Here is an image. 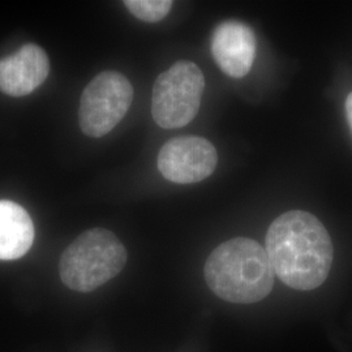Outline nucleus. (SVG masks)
<instances>
[{"instance_id": "1", "label": "nucleus", "mask_w": 352, "mask_h": 352, "mask_svg": "<svg viewBox=\"0 0 352 352\" xmlns=\"http://www.w3.org/2000/svg\"><path fill=\"white\" fill-rule=\"evenodd\" d=\"M274 274L291 289L320 287L333 264V244L325 226L314 214L291 210L279 215L265 240Z\"/></svg>"}, {"instance_id": "2", "label": "nucleus", "mask_w": 352, "mask_h": 352, "mask_svg": "<svg viewBox=\"0 0 352 352\" xmlns=\"http://www.w3.org/2000/svg\"><path fill=\"white\" fill-rule=\"evenodd\" d=\"M205 280L214 294L235 304L261 302L274 286V270L264 247L248 238L227 240L205 263Z\"/></svg>"}, {"instance_id": "3", "label": "nucleus", "mask_w": 352, "mask_h": 352, "mask_svg": "<svg viewBox=\"0 0 352 352\" xmlns=\"http://www.w3.org/2000/svg\"><path fill=\"white\" fill-rule=\"evenodd\" d=\"M126 263L122 241L111 231L96 227L82 232L65 248L59 273L68 289L90 292L116 277Z\"/></svg>"}, {"instance_id": "4", "label": "nucleus", "mask_w": 352, "mask_h": 352, "mask_svg": "<svg viewBox=\"0 0 352 352\" xmlns=\"http://www.w3.org/2000/svg\"><path fill=\"white\" fill-rule=\"evenodd\" d=\"M205 77L197 64L179 60L158 76L153 87L151 115L164 129L189 124L199 113Z\"/></svg>"}, {"instance_id": "5", "label": "nucleus", "mask_w": 352, "mask_h": 352, "mask_svg": "<svg viewBox=\"0 0 352 352\" xmlns=\"http://www.w3.org/2000/svg\"><path fill=\"white\" fill-rule=\"evenodd\" d=\"M133 100V88L126 76L104 71L84 89L78 107L81 131L89 138L111 132L126 116Z\"/></svg>"}, {"instance_id": "6", "label": "nucleus", "mask_w": 352, "mask_h": 352, "mask_svg": "<svg viewBox=\"0 0 352 352\" xmlns=\"http://www.w3.org/2000/svg\"><path fill=\"white\" fill-rule=\"evenodd\" d=\"M218 164L213 144L197 136H183L166 142L158 154V170L176 184H193L212 175Z\"/></svg>"}, {"instance_id": "7", "label": "nucleus", "mask_w": 352, "mask_h": 352, "mask_svg": "<svg viewBox=\"0 0 352 352\" xmlns=\"http://www.w3.org/2000/svg\"><path fill=\"white\" fill-rule=\"evenodd\" d=\"M257 41L251 26L228 20L214 29L212 54L218 67L232 78L248 75L256 58Z\"/></svg>"}, {"instance_id": "8", "label": "nucleus", "mask_w": 352, "mask_h": 352, "mask_svg": "<svg viewBox=\"0 0 352 352\" xmlns=\"http://www.w3.org/2000/svg\"><path fill=\"white\" fill-rule=\"evenodd\" d=\"M50 72L47 54L29 43L0 60V90L11 97H23L41 87Z\"/></svg>"}, {"instance_id": "9", "label": "nucleus", "mask_w": 352, "mask_h": 352, "mask_svg": "<svg viewBox=\"0 0 352 352\" xmlns=\"http://www.w3.org/2000/svg\"><path fill=\"white\" fill-rule=\"evenodd\" d=\"M34 240V226L23 206L0 200V260H17L26 254Z\"/></svg>"}, {"instance_id": "10", "label": "nucleus", "mask_w": 352, "mask_h": 352, "mask_svg": "<svg viewBox=\"0 0 352 352\" xmlns=\"http://www.w3.org/2000/svg\"><path fill=\"white\" fill-rule=\"evenodd\" d=\"M124 6L136 19L145 23H158L173 7L170 0H126Z\"/></svg>"}, {"instance_id": "11", "label": "nucleus", "mask_w": 352, "mask_h": 352, "mask_svg": "<svg viewBox=\"0 0 352 352\" xmlns=\"http://www.w3.org/2000/svg\"><path fill=\"white\" fill-rule=\"evenodd\" d=\"M344 109H346V116H347V122L350 124L352 131V91L349 94L346 103H344Z\"/></svg>"}]
</instances>
